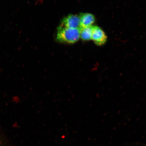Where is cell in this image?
Wrapping results in <instances>:
<instances>
[{
	"label": "cell",
	"mask_w": 146,
	"mask_h": 146,
	"mask_svg": "<svg viewBox=\"0 0 146 146\" xmlns=\"http://www.w3.org/2000/svg\"><path fill=\"white\" fill-rule=\"evenodd\" d=\"M80 38V29H70L59 26L56 39L58 42L67 44H73Z\"/></svg>",
	"instance_id": "cell-1"
},
{
	"label": "cell",
	"mask_w": 146,
	"mask_h": 146,
	"mask_svg": "<svg viewBox=\"0 0 146 146\" xmlns=\"http://www.w3.org/2000/svg\"><path fill=\"white\" fill-rule=\"evenodd\" d=\"M91 40L98 46H102L107 42V35L100 27L93 26Z\"/></svg>",
	"instance_id": "cell-2"
},
{
	"label": "cell",
	"mask_w": 146,
	"mask_h": 146,
	"mask_svg": "<svg viewBox=\"0 0 146 146\" xmlns=\"http://www.w3.org/2000/svg\"><path fill=\"white\" fill-rule=\"evenodd\" d=\"M60 26L70 29H80L79 16L70 14L65 17L62 21Z\"/></svg>",
	"instance_id": "cell-3"
},
{
	"label": "cell",
	"mask_w": 146,
	"mask_h": 146,
	"mask_svg": "<svg viewBox=\"0 0 146 146\" xmlns=\"http://www.w3.org/2000/svg\"><path fill=\"white\" fill-rule=\"evenodd\" d=\"M80 28L92 26L95 23V16L90 13H82L79 16Z\"/></svg>",
	"instance_id": "cell-4"
},
{
	"label": "cell",
	"mask_w": 146,
	"mask_h": 146,
	"mask_svg": "<svg viewBox=\"0 0 146 146\" xmlns=\"http://www.w3.org/2000/svg\"><path fill=\"white\" fill-rule=\"evenodd\" d=\"M93 26L80 28V38L84 41L91 40Z\"/></svg>",
	"instance_id": "cell-5"
}]
</instances>
